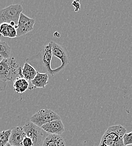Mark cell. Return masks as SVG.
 I'll return each mask as SVG.
<instances>
[{
  "mask_svg": "<svg viewBox=\"0 0 132 146\" xmlns=\"http://www.w3.org/2000/svg\"><path fill=\"white\" fill-rule=\"evenodd\" d=\"M49 75L45 73L37 72L36 77L31 81L33 86L32 88H44L48 83Z\"/></svg>",
  "mask_w": 132,
  "mask_h": 146,
  "instance_id": "7c38bea8",
  "label": "cell"
},
{
  "mask_svg": "<svg viewBox=\"0 0 132 146\" xmlns=\"http://www.w3.org/2000/svg\"><path fill=\"white\" fill-rule=\"evenodd\" d=\"M13 87L15 92L22 94L29 89V84L25 79L18 76L15 79Z\"/></svg>",
  "mask_w": 132,
  "mask_h": 146,
  "instance_id": "5bb4252c",
  "label": "cell"
},
{
  "mask_svg": "<svg viewBox=\"0 0 132 146\" xmlns=\"http://www.w3.org/2000/svg\"><path fill=\"white\" fill-rule=\"evenodd\" d=\"M12 129L3 130L0 132V146H5L9 142Z\"/></svg>",
  "mask_w": 132,
  "mask_h": 146,
  "instance_id": "e0dca14e",
  "label": "cell"
},
{
  "mask_svg": "<svg viewBox=\"0 0 132 146\" xmlns=\"http://www.w3.org/2000/svg\"><path fill=\"white\" fill-rule=\"evenodd\" d=\"M35 24V20L30 18L23 13L20 15L18 24L17 25V37L23 36L33 30Z\"/></svg>",
  "mask_w": 132,
  "mask_h": 146,
  "instance_id": "ba28073f",
  "label": "cell"
},
{
  "mask_svg": "<svg viewBox=\"0 0 132 146\" xmlns=\"http://www.w3.org/2000/svg\"><path fill=\"white\" fill-rule=\"evenodd\" d=\"M123 143L125 146L132 145V131L129 133H125L123 138Z\"/></svg>",
  "mask_w": 132,
  "mask_h": 146,
  "instance_id": "ac0fdd59",
  "label": "cell"
},
{
  "mask_svg": "<svg viewBox=\"0 0 132 146\" xmlns=\"http://www.w3.org/2000/svg\"><path fill=\"white\" fill-rule=\"evenodd\" d=\"M11 53V49L9 45L5 42L0 40V55L3 58H9Z\"/></svg>",
  "mask_w": 132,
  "mask_h": 146,
  "instance_id": "2e32d148",
  "label": "cell"
},
{
  "mask_svg": "<svg viewBox=\"0 0 132 146\" xmlns=\"http://www.w3.org/2000/svg\"><path fill=\"white\" fill-rule=\"evenodd\" d=\"M51 42L52 56L56 57L61 61V65L52 70L53 75L54 76L62 70L69 64L70 57L66 48L54 41H51Z\"/></svg>",
  "mask_w": 132,
  "mask_h": 146,
  "instance_id": "8992f818",
  "label": "cell"
},
{
  "mask_svg": "<svg viewBox=\"0 0 132 146\" xmlns=\"http://www.w3.org/2000/svg\"><path fill=\"white\" fill-rule=\"evenodd\" d=\"M22 146H33V141L29 137L25 136L22 142Z\"/></svg>",
  "mask_w": 132,
  "mask_h": 146,
  "instance_id": "d6986e66",
  "label": "cell"
},
{
  "mask_svg": "<svg viewBox=\"0 0 132 146\" xmlns=\"http://www.w3.org/2000/svg\"><path fill=\"white\" fill-rule=\"evenodd\" d=\"M25 136L23 127H17L13 128L9 143L13 146H22V142Z\"/></svg>",
  "mask_w": 132,
  "mask_h": 146,
  "instance_id": "30bf717a",
  "label": "cell"
},
{
  "mask_svg": "<svg viewBox=\"0 0 132 146\" xmlns=\"http://www.w3.org/2000/svg\"><path fill=\"white\" fill-rule=\"evenodd\" d=\"M3 60V57L2 56L0 55V62H1Z\"/></svg>",
  "mask_w": 132,
  "mask_h": 146,
  "instance_id": "7402d4cb",
  "label": "cell"
},
{
  "mask_svg": "<svg viewBox=\"0 0 132 146\" xmlns=\"http://www.w3.org/2000/svg\"><path fill=\"white\" fill-rule=\"evenodd\" d=\"M23 10V8L20 4L11 5L0 10V24L14 22L18 25Z\"/></svg>",
  "mask_w": 132,
  "mask_h": 146,
  "instance_id": "277c9868",
  "label": "cell"
},
{
  "mask_svg": "<svg viewBox=\"0 0 132 146\" xmlns=\"http://www.w3.org/2000/svg\"><path fill=\"white\" fill-rule=\"evenodd\" d=\"M60 116L54 111L48 109H42L33 115L30 121L41 128L44 124L56 120H60Z\"/></svg>",
  "mask_w": 132,
  "mask_h": 146,
  "instance_id": "5b68a950",
  "label": "cell"
},
{
  "mask_svg": "<svg viewBox=\"0 0 132 146\" xmlns=\"http://www.w3.org/2000/svg\"><path fill=\"white\" fill-rule=\"evenodd\" d=\"M37 72L29 64L25 62L22 68L23 77L28 81H32L36 76Z\"/></svg>",
  "mask_w": 132,
  "mask_h": 146,
  "instance_id": "9a60e30c",
  "label": "cell"
},
{
  "mask_svg": "<svg viewBox=\"0 0 132 146\" xmlns=\"http://www.w3.org/2000/svg\"><path fill=\"white\" fill-rule=\"evenodd\" d=\"M6 87V83L0 80V92L4 91Z\"/></svg>",
  "mask_w": 132,
  "mask_h": 146,
  "instance_id": "44dd1931",
  "label": "cell"
},
{
  "mask_svg": "<svg viewBox=\"0 0 132 146\" xmlns=\"http://www.w3.org/2000/svg\"><path fill=\"white\" fill-rule=\"evenodd\" d=\"M127 129L121 125H113L106 130L98 146H125L123 138Z\"/></svg>",
  "mask_w": 132,
  "mask_h": 146,
  "instance_id": "3957f363",
  "label": "cell"
},
{
  "mask_svg": "<svg viewBox=\"0 0 132 146\" xmlns=\"http://www.w3.org/2000/svg\"><path fill=\"white\" fill-rule=\"evenodd\" d=\"M0 36L14 38L17 37V29L8 23H2L0 24Z\"/></svg>",
  "mask_w": 132,
  "mask_h": 146,
  "instance_id": "4fadbf2b",
  "label": "cell"
},
{
  "mask_svg": "<svg viewBox=\"0 0 132 146\" xmlns=\"http://www.w3.org/2000/svg\"><path fill=\"white\" fill-rule=\"evenodd\" d=\"M12 146V145H10V143H7V145H6V146Z\"/></svg>",
  "mask_w": 132,
  "mask_h": 146,
  "instance_id": "603a6c76",
  "label": "cell"
},
{
  "mask_svg": "<svg viewBox=\"0 0 132 146\" xmlns=\"http://www.w3.org/2000/svg\"><path fill=\"white\" fill-rule=\"evenodd\" d=\"M23 128L26 136L33 141V146H39L43 138V133L42 128L31 121L27 122Z\"/></svg>",
  "mask_w": 132,
  "mask_h": 146,
  "instance_id": "52a82bcc",
  "label": "cell"
},
{
  "mask_svg": "<svg viewBox=\"0 0 132 146\" xmlns=\"http://www.w3.org/2000/svg\"><path fill=\"white\" fill-rule=\"evenodd\" d=\"M52 58V42L51 41L45 45L37 54L27 58L26 62L32 66L38 73H45L53 76V69L51 66Z\"/></svg>",
  "mask_w": 132,
  "mask_h": 146,
  "instance_id": "6da1fadb",
  "label": "cell"
},
{
  "mask_svg": "<svg viewBox=\"0 0 132 146\" xmlns=\"http://www.w3.org/2000/svg\"><path fill=\"white\" fill-rule=\"evenodd\" d=\"M20 76L23 77L22 68L15 57L3 58L0 62V80L4 82H11Z\"/></svg>",
  "mask_w": 132,
  "mask_h": 146,
  "instance_id": "7a4b0ae2",
  "label": "cell"
},
{
  "mask_svg": "<svg viewBox=\"0 0 132 146\" xmlns=\"http://www.w3.org/2000/svg\"><path fill=\"white\" fill-rule=\"evenodd\" d=\"M72 5L74 7L75 11L78 12L80 9V4L78 1H74L72 2Z\"/></svg>",
  "mask_w": 132,
  "mask_h": 146,
  "instance_id": "ffe728a7",
  "label": "cell"
},
{
  "mask_svg": "<svg viewBox=\"0 0 132 146\" xmlns=\"http://www.w3.org/2000/svg\"><path fill=\"white\" fill-rule=\"evenodd\" d=\"M42 146H66L64 139L59 135L49 134L43 141Z\"/></svg>",
  "mask_w": 132,
  "mask_h": 146,
  "instance_id": "8fae6325",
  "label": "cell"
},
{
  "mask_svg": "<svg viewBox=\"0 0 132 146\" xmlns=\"http://www.w3.org/2000/svg\"><path fill=\"white\" fill-rule=\"evenodd\" d=\"M41 128L50 134L60 135L65 131V127L61 119L50 121L41 127Z\"/></svg>",
  "mask_w": 132,
  "mask_h": 146,
  "instance_id": "9c48e42d",
  "label": "cell"
}]
</instances>
